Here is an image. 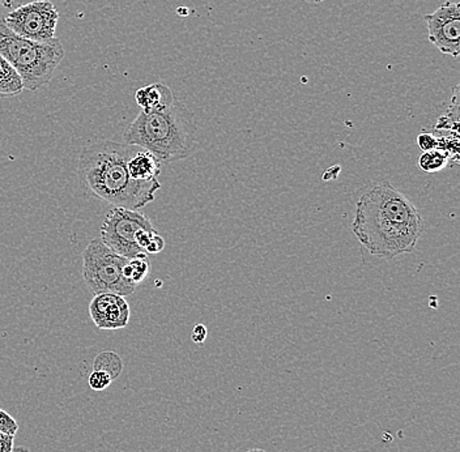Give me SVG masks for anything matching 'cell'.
Wrapping results in <instances>:
<instances>
[{"label":"cell","mask_w":460,"mask_h":452,"mask_svg":"<svg viewBox=\"0 0 460 452\" xmlns=\"http://www.w3.org/2000/svg\"><path fill=\"white\" fill-rule=\"evenodd\" d=\"M161 165L163 164L157 160V157L137 146V151L128 160L129 175L137 182H152L160 175Z\"/></svg>","instance_id":"obj_11"},{"label":"cell","mask_w":460,"mask_h":452,"mask_svg":"<svg viewBox=\"0 0 460 452\" xmlns=\"http://www.w3.org/2000/svg\"><path fill=\"white\" fill-rule=\"evenodd\" d=\"M164 249H165V241H164V238L156 232L152 235L151 241H149L148 246H146V254H158V253L163 252Z\"/></svg>","instance_id":"obj_21"},{"label":"cell","mask_w":460,"mask_h":452,"mask_svg":"<svg viewBox=\"0 0 460 452\" xmlns=\"http://www.w3.org/2000/svg\"><path fill=\"white\" fill-rule=\"evenodd\" d=\"M24 91L22 77L16 70L0 56V99H11Z\"/></svg>","instance_id":"obj_12"},{"label":"cell","mask_w":460,"mask_h":452,"mask_svg":"<svg viewBox=\"0 0 460 452\" xmlns=\"http://www.w3.org/2000/svg\"><path fill=\"white\" fill-rule=\"evenodd\" d=\"M144 229H155L146 215L122 207H113L103 218L100 240L118 255L131 259L146 254L135 240L137 232Z\"/></svg>","instance_id":"obj_6"},{"label":"cell","mask_w":460,"mask_h":452,"mask_svg":"<svg viewBox=\"0 0 460 452\" xmlns=\"http://www.w3.org/2000/svg\"><path fill=\"white\" fill-rule=\"evenodd\" d=\"M460 86L454 88L453 99H451L450 106L444 115L438 118L436 125V131H450L454 137H459V101H460Z\"/></svg>","instance_id":"obj_13"},{"label":"cell","mask_w":460,"mask_h":452,"mask_svg":"<svg viewBox=\"0 0 460 452\" xmlns=\"http://www.w3.org/2000/svg\"><path fill=\"white\" fill-rule=\"evenodd\" d=\"M135 100L144 113H158L168 111L177 99L168 85L156 83L140 88L135 94Z\"/></svg>","instance_id":"obj_10"},{"label":"cell","mask_w":460,"mask_h":452,"mask_svg":"<svg viewBox=\"0 0 460 452\" xmlns=\"http://www.w3.org/2000/svg\"><path fill=\"white\" fill-rule=\"evenodd\" d=\"M137 146L100 142L86 146L79 155L80 184L92 197L114 207L139 211L152 203L161 189L158 180L137 182L129 175L128 160Z\"/></svg>","instance_id":"obj_2"},{"label":"cell","mask_w":460,"mask_h":452,"mask_svg":"<svg viewBox=\"0 0 460 452\" xmlns=\"http://www.w3.org/2000/svg\"><path fill=\"white\" fill-rule=\"evenodd\" d=\"M14 448V436L0 433V452H13Z\"/></svg>","instance_id":"obj_23"},{"label":"cell","mask_w":460,"mask_h":452,"mask_svg":"<svg viewBox=\"0 0 460 452\" xmlns=\"http://www.w3.org/2000/svg\"><path fill=\"white\" fill-rule=\"evenodd\" d=\"M111 383H113V379L111 378L109 374L103 373V371L93 370L89 374L88 386L91 387V390L96 391V393L105 391Z\"/></svg>","instance_id":"obj_18"},{"label":"cell","mask_w":460,"mask_h":452,"mask_svg":"<svg viewBox=\"0 0 460 452\" xmlns=\"http://www.w3.org/2000/svg\"><path fill=\"white\" fill-rule=\"evenodd\" d=\"M437 148L444 151L450 157L451 163H458L459 161V137H438V146Z\"/></svg>","instance_id":"obj_17"},{"label":"cell","mask_w":460,"mask_h":452,"mask_svg":"<svg viewBox=\"0 0 460 452\" xmlns=\"http://www.w3.org/2000/svg\"><path fill=\"white\" fill-rule=\"evenodd\" d=\"M2 3H3V0H0V4H2Z\"/></svg>","instance_id":"obj_27"},{"label":"cell","mask_w":460,"mask_h":452,"mask_svg":"<svg viewBox=\"0 0 460 452\" xmlns=\"http://www.w3.org/2000/svg\"><path fill=\"white\" fill-rule=\"evenodd\" d=\"M450 164V157L438 148L433 149V151L424 152L419 158L420 169H421L422 172L429 173V174L441 172V170L447 168Z\"/></svg>","instance_id":"obj_16"},{"label":"cell","mask_w":460,"mask_h":452,"mask_svg":"<svg viewBox=\"0 0 460 452\" xmlns=\"http://www.w3.org/2000/svg\"><path fill=\"white\" fill-rule=\"evenodd\" d=\"M93 370L103 371V373L109 374L114 381L123 371L122 359H120L119 354L111 352V350L100 352L94 357Z\"/></svg>","instance_id":"obj_14"},{"label":"cell","mask_w":460,"mask_h":452,"mask_svg":"<svg viewBox=\"0 0 460 452\" xmlns=\"http://www.w3.org/2000/svg\"><path fill=\"white\" fill-rule=\"evenodd\" d=\"M424 230L415 204L390 182L367 187L358 203L352 232L370 255L382 259L410 254Z\"/></svg>","instance_id":"obj_1"},{"label":"cell","mask_w":460,"mask_h":452,"mask_svg":"<svg viewBox=\"0 0 460 452\" xmlns=\"http://www.w3.org/2000/svg\"><path fill=\"white\" fill-rule=\"evenodd\" d=\"M0 56L20 75L24 89L36 92L56 76L65 49L57 37L48 42H37L17 36L5 25L4 17L0 16Z\"/></svg>","instance_id":"obj_4"},{"label":"cell","mask_w":460,"mask_h":452,"mask_svg":"<svg viewBox=\"0 0 460 452\" xmlns=\"http://www.w3.org/2000/svg\"><path fill=\"white\" fill-rule=\"evenodd\" d=\"M306 2L313 3V4H319V3H323L324 0H306Z\"/></svg>","instance_id":"obj_25"},{"label":"cell","mask_w":460,"mask_h":452,"mask_svg":"<svg viewBox=\"0 0 460 452\" xmlns=\"http://www.w3.org/2000/svg\"><path fill=\"white\" fill-rule=\"evenodd\" d=\"M19 431V424L8 412L0 410V433L16 436Z\"/></svg>","instance_id":"obj_19"},{"label":"cell","mask_w":460,"mask_h":452,"mask_svg":"<svg viewBox=\"0 0 460 452\" xmlns=\"http://www.w3.org/2000/svg\"><path fill=\"white\" fill-rule=\"evenodd\" d=\"M246 452H266V451L261 450V448H252V450H249V451H246Z\"/></svg>","instance_id":"obj_26"},{"label":"cell","mask_w":460,"mask_h":452,"mask_svg":"<svg viewBox=\"0 0 460 452\" xmlns=\"http://www.w3.org/2000/svg\"><path fill=\"white\" fill-rule=\"evenodd\" d=\"M13 452H31L29 448H24V446H19V448H14Z\"/></svg>","instance_id":"obj_24"},{"label":"cell","mask_w":460,"mask_h":452,"mask_svg":"<svg viewBox=\"0 0 460 452\" xmlns=\"http://www.w3.org/2000/svg\"><path fill=\"white\" fill-rule=\"evenodd\" d=\"M128 261L109 249L100 237L89 242L83 253L82 269L88 289L94 296L100 293H115L123 297L134 295L137 285L129 283L123 276Z\"/></svg>","instance_id":"obj_5"},{"label":"cell","mask_w":460,"mask_h":452,"mask_svg":"<svg viewBox=\"0 0 460 452\" xmlns=\"http://www.w3.org/2000/svg\"><path fill=\"white\" fill-rule=\"evenodd\" d=\"M207 336H208V331H207L206 325L197 324L192 330L191 339L195 344H203L206 341Z\"/></svg>","instance_id":"obj_22"},{"label":"cell","mask_w":460,"mask_h":452,"mask_svg":"<svg viewBox=\"0 0 460 452\" xmlns=\"http://www.w3.org/2000/svg\"><path fill=\"white\" fill-rule=\"evenodd\" d=\"M89 315L99 330L117 331L128 327L131 310L123 296L100 293L89 304Z\"/></svg>","instance_id":"obj_9"},{"label":"cell","mask_w":460,"mask_h":452,"mask_svg":"<svg viewBox=\"0 0 460 452\" xmlns=\"http://www.w3.org/2000/svg\"><path fill=\"white\" fill-rule=\"evenodd\" d=\"M417 146L422 152L433 151L438 146V137H434L429 132H422L417 137Z\"/></svg>","instance_id":"obj_20"},{"label":"cell","mask_w":460,"mask_h":452,"mask_svg":"<svg viewBox=\"0 0 460 452\" xmlns=\"http://www.w3.org/2000/svg\"><path fill=\"white\" fill-rule=\"evenodd\" d=\"M197 125L189 109L180 101L165 111L144 113L129 123L123 132L128 146H139L157 157L161 164L185 160L192 154Z\"/></svg>","instance_id":"obj_3"},{"label":"cell","mask_w":460,"mask_h":452,"mask_svg":"<svg viewBox=\"0 0 460 452\" xmlns=\"http://www.w3.org/2000/svg\"><path fill=\"white\" fill-rule=\"evenodd\" d=\"M429 41L441 53L460 56V4L445 2L433 13L425 16Z\"/></svg>","instance_id":"obj_8"},{"label":"cell","mask_w":460,"mask_h":452,"mask_svg":"<svg viewBox=\"0 0 460 452\" xmlns=\"http://www.w3.org/2000/svg\"><path fill=\"white\" fill-rule=\"evenodd\" d=\"M59 13L50 0H34L20 5L4 17L5 25L31 41L48 42L56 39Z\"/></svg>","instance_id":"obj_7"},{"label":"cell","mask_w":460,"mask_h":452,"mask_svg":"<svg viewBox=\"0 0 460 452\" xmlns=\"http://www.w3.org/2000/svg\"><path fill=\"white\" fill-rule=\"evenodd\" d=\"M151 270V264H149L146 254L134 256V258L128 259L126 263L125 269H123V276L134 285L142 284L146 280V276L149 275Z\"/></svg>","instance_id":"obj_15"}]
</instances>
